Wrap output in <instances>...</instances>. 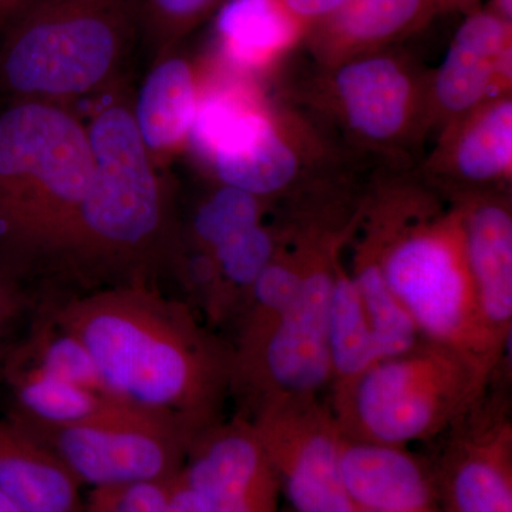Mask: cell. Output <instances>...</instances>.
<instances>
[{"instance_id": "cell-19", "label": "cell", "mask_w": 512, "mask_h": 512, "mask_svg": "<svg viewBox=\"0 0 512 512\" xmlns=\"http://www.w3.org/2000/svg\"><path fill=\"white\" fill-rule=\"evenodd\" d=\"M217 13L212 59L251 79L278 66L308 33L282 0H227Z\"/></svg>"}, {"instance_id": "cell-24", "label": "cell", "mask_w": 512, "mask_h": 512, "mask_svg": "<svg viewBox=\"0 0 512 512\" xmlns=\"http://www.w3.org/2000/svg\"><path fill=\"white\" fill-rule=\"evenodd\" d=\"M352 239L353 235H352ZM355 281L360 299L372 325L379 360L403 355L416 348L423 340L409 313L384 281L382 269L375 255L355 239L352 268L349 269Z\"/></svg>"}, {"instance_id": "cell-11", "label": "cell", "mask_w": 512, "mask_h": 512, "mask_svg": "<svg viewBox=\"0 0 512 512\" xmlns=\"http://www.w3.org/2000/svg\"><path fill=\"white\" fill-rule=\"evenodd\" d=\"M495 380L427 458L443 512H512L510 397Z\"/></svg>"}, {"instance_id": "cell-25", "label": "cell", "mask_w": 512, "mask_h": 512, "mask_svg": "<svg viewBox=\"0 0 512 512\" xmlns=\"http://www.w3.org/2000/svg\"><path fill=\"white\" fill-rule=\"evenodd\" d=\"M8 357L40 367L67 382L116 396L110 392L92 353L82 340L63 328L45 309L36 318L26 339L10 349Z\"/></svg>"}, {"instance_id": "cell-27", "label": "cell", "mask_w": 512, "mask_h": 512, "mask_svg": "<svg viewBox=\"0 0 512 512\" xmlns=\"http://www.w3.org/2000/svg\"><path fill=\"white\" fill-rule=\"evenodd\" d=\"M174 477L94 488L84 512H165Z\"/></svg>"}, {"instance_id": "cell-22", "label": "cell", "mask_w": 512, "mask_h": 512, "mask_svg": "<svg viewBox=\"0 0 512 512\" xmlns=\"http://www.w3.org/2000/svg\"><path fill=\"white\" fill-rule=\"evenodd\" d=\"M266 204L251 192L218 185L197 205L185 227L181 224L183 261L178 281L187 286L224 242L264 222Z\"/></svg>"}, {"instance_id": "cell-1", "label": "cell", "mask_w": 512, "mask_h": 512, "mask_svg": "<svg viewBox=\"0 0 512 512\" xmlns=\"http://www.w3.org/2000/svg\"><path fill=\"white\" fill-rule=\"evenodd\" d=\"M43 308L82 340L120 399L171 417L194 436L222 420L231 396L232 346L188 303L138 282Z\"/></svg>"}, {"instance_id": "cell-32", "label": "cell", "mask_w": 512, "mask_h": 512, "mask_svg": "<svg viewBox=\"0 0 512 512\" xmlns=\"http://www.w3.org/2000/svg\"><path fill=\"white\" fill-rule=\"evenodd\" d=\"M494 13H497L500 18L512 22V0H493Z\"/></svg>"}, {"instance_id": "cell-14", "label": "cell", "mask_w": 512, "mask_h": 512, "mask_svg": "<svg viewBox=\"0 0 512 512\" xmlns=\"http://www.w3.org/2000/svg\"><path fill=\"white\" fill-rule=\"evenodd\" d=\"M426 184L453 201L505 192L512 178V97H495L448 124L424 165Z\"/></svg>"}, {"instance_id": "cell-2", "label": "cell", "mask_w": 512, "mask_h": 512, "mask_svg": "<svg viewBox=\"0 0 512 512\" xmlns=\"http://www.w3.org/2000/svg\"><path fill=\"white\" fill-rule=\"evenodd\" d=\"M92 183L45 278L80 293L180 276L183 247L174 191L150 157L120 96L86 124Z\"/></svg>"}, {"instance_id": "cell-3", "label": "cell", "mask_w": 512, "mask_h": 512, "mask_svg": "<svg viewBox=\"0 0 512 512\" xmlns=\"http://www.w3.org/2000/svg\"><path fill=\"white\" fill-rule=\"evenodd\" d=\"M353 238L375 255L421 338L466 353L494 372L505 365L507 355L494 345L481 315L456 202L441 207L426 183L389 185L362 202Z\"/></svg>"}, {"instance_id": "cell-34", "label": "cell", "mask_w": 512, "mask_h": 512, "mask_svg": "<svg viewBox=\"0 0 512 512\" xmlns=\"http://www.w3.org/2000/svg\"><path fill=\"white\" fill-rule=\"evenodd\" d=\"M464 2H466V0H439L441 10L456 8V6H460L461 3Z\"/></svg>"}, {"instance_id": "cell-17", "label": "cell", "mask_w": 512, "mask_h": 512, "mask_svg": "<svg viewBox=\"0 0 512 512\" xmlns=\"http://www.w3.org/2000/svg\"><path fill=\"white\" fill-rule=\"evenodd\" d=\"M340 471L359 511L443 512L429 460L407 447L342 434Z\"/></svg>"}, {"instance_id": "cell-35", "label": "cell", "mask_w": 512, "mask_h": 512, "mask_svg": "<svg viewBox=\"0 0 512 512\" xmlns=\"http://www.w3.org/2000/svg\"><path fill=\"white\" fill-rule=\"evenodd\" d=\"M281 512H292V511H281Z\"/></svg>"}, {"instance_id": "cell-28", "label": "cell", "mask_w": 512, "mask_h": 512, "mask_svg": "<svg viewBox=\"0 0 512 512\" xmlns=\"http://www.w3.org/2000/svg\"><path fill=\"white\" fill-rule=\"evenodd\" d=\"M26 305L28 295L25 285L0 266V363H5L9 355L10 349L6 342Z\"/></svg>"}, {"instance_id": "cell-15", "label": "cell", "mask_w": 512, "mask_h": 512, "mask_svg": "<svg viewBox=\"0 0 512 512\" xmlns=\"http://www.w3.org/2000/svg\"><path fill=\"white\" fill-rule=\"evenodd\" d=\"M456 202L463 218L468 266L485 326L507 355L512 332V211L505 192Z\"/></svg>"}, {"instance_id": "cell-16", "label": "cell", "mask_w": 512, "mask_h": 512, "mask_svg": "<svg viewBox=\"0 0 512 512\" xmlns=\"http://www.w3.org/2000/svg\"><path fill=\"white\" fill-rule=\"evenodd\" d=\"M207 74V62H197L177 47L151 60L131 101L138 134L161 170L190 146Z\"/></svg>"}, {"instance_id": "cell-9", "label": "cell", "mask_w": 512, "mask_h": 512, "mask_svg": "<svg viewBox=\"0 0 512 512\" xmlns=\"http://www.w3.org/2000/svg\"><path fill=\"white\" fill-rule=\"evenodd\" d=\"M25 430L94 488L177 476L195 437L177 420L141 407L87 426Z\"/></svg>"}, {"instance_id": "cell-18", "label": "cell", "mask_w": 512, "mask_h": 512, "mask_svg": "<svg viewBox=\"0 0 512 512\" xmlns=\"http://www.w3.org/2000/svg\"><path fill=\"white\" fill-rule=\"evenodd\" d=\"M439 0H350L332 18L306 33L320 67L383 52L426 25Z\"/></svg>"}, {"instance_id": "cell-12", "label": "cell", "mask_w": 512, "mask_h": 512, "mask_svg": "<svg viewBox=\"0 0 512 512\" xmlns=\"http://www.w3.org/2000/svg\"><path fill=\"white\" fill-rule=\"evenodd\" d=\"M183 476L208 512H281V484L247 417L218 421L192 439Z\"/></svg>"}, {"instance_id": "cell-30", "label": "cell", "mask_w": 512, "mask_h": 512, "mask_svg": "<svg viewBox=\"0 0 512 512\" xmlns=\"http://www.w3.org/2000/svg\"><path fill=\"white\" fill-rule=\"evenodd\" d=\"M165 512H208L200 495L185 480L183 470L174 477Z\"/></svg>"}, {"instance_id": "cell-7", "label": "cell", "mask_w": 512, "mask_h": 512, "mask_svg": "<svg viewBox=\"0 0 512 512\" xmlns=\"http://www.w3.org/2000/svg\"><path fill=\"white\" fill-rule=\"evenodd\" d=\"M301 247L298 288L284 316L247 355L232 356L231 394L249 417L282 399L319 397L332 383L328 329L336 264L356 217L291 225Z\"/></svg>"}, {"instance_id": "cell-20", "label": "cell", "mask_w": 512, "mask_h": 512, "mask_svg": "<svg viewBox=\"0 0 512 512\" xmlns=\"http://www.w3.org/2000/svg\"><path fill=\"white\" fill-rule=\"evenodd\" d=\"M2 373L12 393L9 420L25 429L87 426L138 407L120 397L67 382L12 357H6Z\"/></svg>"}, {"instance_id": "cell-36", "label": "cell", "mask_w": 512, "mask_h": 512, "mask_svg": "<svg viewBox=\"0 0 512 512\" xmlns=\"http://www.w3.org/2000/svg\"><path fill=\"white\" fill-rule=\"evenodd\" d=\"M359 512H370V511H359Z\"/></svg>"}, {"instance_id": "cell-10", "label": "cell", "mask_w": 512, "mask_h": 512, "mask_svg": "<svg viewBox=\"0 0 512 512\" xmlns=\"http://www.w3.org/2000/svg\"><path fill=\"white\" fill-rule=\"evenodd\" d=\"M249 420L292 512H359L342 480L338 426L319 397L275 400Z\"/></svg>"}, {"instance_id": "cell-4", "label": "cell", "mask_w": 512, "mask_h": 512, "mask_svg": "<svg viewBox=\"0 0 512 512\" xmlns=\"http://www.w3.org/2000/svg\"><path fill=\"white\" fill-rule=\"evenodd\" d=\"M92 175L87 127L72 110L15 103L0 113V266L23 285L45 278Z\"/></svg>"}, {"instance_id": "cell-8", "label": "cell", "mask_w": 512, "mask_h": 512, "mask_svg": "<svg viewBox=\"0 0 512 512\" xmlns=\"http://www.w3.org/2000/svg\"><path fill=\"white\" fill-rule=\"evenodd\" d=\"M312 106L357 150L397 156L427 133V79L393 52L320 67Z\"/></svg>"}, {"instance_id": "cell-5", "label": "cell", "mask_w": 512, "mask_h": 512, "mask_svg": "<svg viewBox=\"0 0 512 512\" xmlns=\"http://www.w3.org/2000/svg\"><path fill=\"white\" fill-rule=\"evenodd\" d=\"M137 39L133 0H28L3 26L0 97L70 109L116 86Z\"/></svg>"}, {"instance_id": "cell-21", "label": "cell", "mask_w": 512, "mask_h": 512, "mask_svg": "<svg viewBox=\"0 0 512 512\" xmlns=\"http://www.w3.org/2000/svg\"><path fill=\"white\" fill-rule=\"evenodd\" d=\"M80 485L42 441L0 420V491L22 512H83Z\"/></svg>"}, {"instance_id": "cell-13", "label": "cell", "mask_w": 512, "mask_h": 512, "mask_svg": "<svg viewBox=\"0 0 512 512\" xmlns=\"http://www.w3.org/2000/svg\"><path fill=\"white\" fill-rule=\"evenodd\" d=\"M512 22L474 10L427 79V130L441 131L495 97L511 94Z\"/></svg>"}, {"instance_id": "cell-6", "label": "cell", "mask_w": 512, "mask_h": 512, "mask_svg": "<svg viewBox=\"0 0 512 512\" xmlns=\"http://www.w3.org/2000/svg\"><path fill=\"white\" fill-rule=\"evenodd\" d=\"M500 370L423 339L409 352L379 360L353 382L332 389L330 409L349 439L407 447L450 430Z\"/></svg>"}, {"instance_id": "cell-29", "label": "cell", "mask_w": 512, "mask_h": 512, "mask_svg": "<svg viewBox=\"0 0 512 512\" xmlns=\"http://www.w3.org/2000/svg\"><path fill=\"white\" fill-rule=\"evenodd\" d=\"M286 9L305 26L306 30L325 22L345 8L350 0H282Z\"/></svg>"}, {"instance_id": "cell-33", "label": "cell", "mask_w": 512, "mask_h": 512, "mask_svg": "<svg viewBox=\"0 0 512 512\" xmlns=\"http://www.w3.org/2000/svg\"><path fill=\"white\" fill-rule=\"evenodd\" d=\"M0 512H22V510L10 500L8 495L0 491Z\"/></svg>"}, {"instance_id": "cell-31", "label": "cell", "mask_w": 512, "mask_h": 512, "mask_svg": "<svg viewBox=\"0 0 512 512\" xmlns=\"http://www.w3.org/2000/svg\"><path fill=\"white\" fill-rule=\"evenodd\" d=\"M28 0H0V29L15 16Z\"/></svg>"}, {"instance_id": "cell-26", "label": "cell", "mask_w": 512, "mask_h": 512, "mask_svg": "<svg viewBox=\"0 0 512 512\" xmlns=\"http://www.w3.org/2000/svg\"><path fill=\"white\" fill-rule=\"evenodd\" d=\"M227 0H133L138 37H143L151 60L181 46Z\"/></svg>"}, {"instance_id": "cell-23", "label": "cell", "mask_w": 512, "mask_h": 512, "mask_svg": "<svg viewBox=\"0 0 512 512\" xmlns=\"http://www.w3.org/2000/svg\"><path fill=\"white\" fill-rule=\"evenodd\" d=\"M328 343L332 389L353 382L379 362L372 325L342 255L336 264L330 299Z\"/></svg>"}]
</instances>
